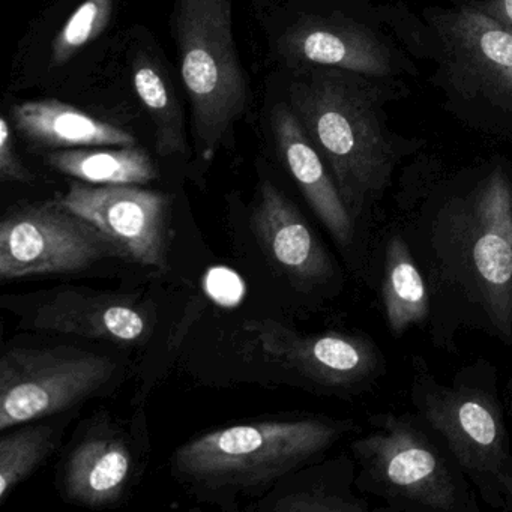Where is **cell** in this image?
Segmentation results:
<instances>
[{
    "mask_svg": "<svg viewBox=\"0 0 512 512\" xmlns=\"http://www.w3.org/2000/svg\"><path fill=\"white\" fill-rule=\"evenodd\" d=\"M293 80L289 106L331 170L353 221L380 199L397 164L368 77L337 68H307Z\"/></svg>",
    "mask_w": 512,
    "mask_h": 512,
    "instance_id": "6da1fadb",
    "label": "cell"
},
{
    "mask_svg": "<svg viewBox=\"0 0 512 512\" xmlns=\"http://www.w3.org/2000/svg\"><path fill=\"white\" fill-rule=\"evenodd\" d=\"M431 251L440 283L512 344V184L502 167L443 206Z\"/></svg>",
    "mask_w": 512,
    "mask_h": 512,
    "instance_id": "7a4b0ae2",
    "label": "cell"
},
{
    "mask_svg": "<svg viewBox=\"0 0 512 512\" xmlns=\"http://www.w3.org/2000/svg\"><path fill=\"white\" fill-rule=\"evenodd\" d=\"M412 400L467 481L494 509L512 511V451L499 398L481 380L437 382L422 359L413 365Z\"/></svg>",
    "mask_w": 512,
    "mask_h": 512,
    "instance_id": "3957f363",
    "label": "cell"
},
{
    "mask_svg": "<svg viewBox=\"0 0 512 512\" xmlns=\"http://www.w3.org/2000/svg\"><path fill=\"white\" fill-rule=\"evenodd\" d=\"M233 0H175L173 28L194 140L203 160L229 142L248 103V83L233 40Z\"/></svg>",
    "mask_w": 512,
    "mask_h": 512,
    "instance_id": "277c9868",
    "label": "cell"
},
{
    "mask_svg": "<svg viewBox=\"0 0 512 512\" xmlns=\"http://www.w3.org/2000/svg\"><path fill=\"white\" fill-rule=\"evenodd\" d=\"M370 431L353 440L362 490L394 508L416 511H473L472 494L460 467L433 431L409 415L380 413Z\"/></svg>",
    "mask_w": 512,
    "mask_h": 512,
    "instance_id": "5b68a950",
    "label": "cell"
},
{
    "mask_svg": "<svg viewBox=\"0 0 512 512\" xmlns=\"http://www.w3.org/2000/svg\"><path fill=\"white\" fill-rule=\"evenodd\" d=\"M352 427L323 418L232 425L182 445L175 467L205 487L259 488L304 466Z\"/></svg>",
    "mask_w": 512,
    "mask_h": 512,
    "instance_id": "8992f818",
    "label": "cell"
},
{
    "mask_svg": "<svg viewBox=\"0 0 512 512\" xmlns=\"http://www.w3.org/2000/svg\"><path fill=\"white\" fill-rule=\"evenodd\" d=\"M107 259H124L95 224L59 200L17 206L0 223V278L79 274Z\"/></svg>",
    "mask_w": 512,
    "mask_h": 512,
    "instance_id": "52a82bcc",
    "label": "cell"
},
{
    "mask_svg": "<svg viewBox=\"0 0 512 512\" xmlns=\"http://www.w3.org/2000/svg\"><path fill=\"white\" fill-rule=\"evenodd\" d=\"M115 373L112 359L76 347H13L0 361V428L64 412L101 391Z\"/></svg>",
    "mask_w": 512,
    "mask_h": 512,
    "instance_id": "ba28073f",
    "label": "cell"
},
{
    "mask_svg": "<svg viewBox=\"0 0 512 512\" xmlns=\"http://www.w3.org/2000/svg\"><path fill=\"white\" fill-rule=\"evenodd\" d=\"M59 202L103 230L124 259L167 271L172 200L140 185L73 182Z\"/></svg>",
    "mask_w": 512,
    "mask_h": 512,
    "instance_id": "9c48e42d",
    "label": "cell"
},
{
    "mask_svg": "<svg viewBox=\"0 0 512 512\" xmlns=\"http://www.w3.org/2000/svg\"><path fill=\"white\" fill-rule=\"evenodd\" d=\"M433 25L451 82L470 97L512 104V31L479 2L439 11Z\"/></svg>",
    "mask_w": 512,
    "mask_h": 512,
    "instance_id": "30bf717a",
    "label": "cell"
},
{
    "mask_svg": "<svg viewBox=\"0 0 512 512\" xmlns=\"http://www.w3.org/2000/svg\"><path fill=\"white\" fill-rule=\"evenodd\" d=\"M244 328L256 335L269 358L325 388L356 391L383 368L379 349L361 335L299 334L269 319L250 320Z\"/></svg>",
    "mask_w": 512,
    "mask_h": 512,
    "instance_id": "8fae6325",
    "label": "cell"
},
{
    "mask_svg": "<svg viewBox=\"0 0 512 512\" xmlns=\"http://www.w3.org/2000/svg\"><path fill=\"white\" fill-rule=\"evenodd\" d=\"M14 310L28 328L110 343H139L149 331L148 317L133 299L89 289L38 293Z\"/></svg>",
    "mask_w": 512,
    "mask_h": 512,
    "instance_id": "7c38bea8",
    "label": "cell"
},
{
    "mask_svg": "<svg viewBox=\"0 0 512 512\" xmlns=\"http://www.w3.org/2000/svg\"><path fill=\"white\" fill-rule=\"evenodd\" d=\"M280 50L293 67L337 68L368 79L395 71L388 44L367 26L335 17H305L284 32Z\"/></svg>",
    "mask_w": 512,
    "mask_h": 512,
    "instance_id": "4fadbf2b",
    "label": "cell"
},
{
    "mask_svg": "<svg viewBox=\"0 0 512 512\" xmlns=\"http://www.w3.org/2000/svg\"><path fill=\"white\" fill-rule=\"evenodd\" d=\"M251 227L268 259L301 284H319L331 278V257L296 206L263 181L251 214Z\"/></svg>",
    "mask_w": 512,
    "mask_h": 512,
    "instance_id": "5bb4252c",
    "label": "cell"
},
{
    "mask_svg": "<svg viewBox=\"0 0 512 512\" xmlns=\"http://www.w3.org/2000/svg\"><path fill=\"white\" fill-rule=\"evenodd\" d=\"M271 128L281 158L308 205L332 238L341 247H349L355 236V221L341 199L328 164L305 133L292 107L275 104Z\"/></svg>",
    "mask_w": 512,
    "mask_h": 512,
    "instance_id": "9a60e30c",
    "label": "cell"
},
{
    "mask_svg": "<svg viewBox=\"0 0 512 512\" xmlns=\"http://www.w3.org/2000/svg\"><path fill=\"white\" fill-rule=\"evenodd\" d=\"M14 127L37 148H104L136 145V137L122 128L86 115L56 100L28 101L11 109Z\"/></svg>",
    "mask_w": 512,
    "mask_h": 512,
    "instance_id": "2e32d148",
    "label": "cell"
},
{
    "mask_svg": "<svg viewBox=\"0 0 512 512\" xmlns=\"http://www.w3.org/2000/svg\"><path fill=\"white\" fill-rule=\"evenodd\" d=\"M131 455L113 437H91L71 452L65 467V493L80 505L106 506L116 502L130 478Z\"/></svg>",
    "mask_w": 512,
    "mask_h": 512,
    "instance_id": "e0dca14e",
    "label": "cell"
},
{
    "mask_svg": "<svg viewBox=\"0 0 512 512\" xmlns=\"http://www.w3.org/2000/svg\"><path fill=\"white\" fill-rule=\"evenodd\" d=\"M56 172L92 185H145L158 178V167L146 149H64L46 155Z\"/></svg>",
    "mask_w": 512,
    "mask_h": 512,
    "instance_id": "ac0fdd59",
    "label": "cell"
},
{
    "mask_svg": "<svg viewBox=\"0 0 512 512\" xmlns=\"http://www.w3.org/2000/svg\"><path fill=\"white\" fill-rule=\"evenodd\" d=\"M382 301L386 322L395 335L424 322L430 313L427 284L401 236H394L386 245Z\"/></svg>",
    "mask_w": 512,
    "mask_h": 512,
    "instance_id": "d6986e66",
    "label": "cell"
},
{
    "mask_svg": "<svg viewBox=\"0 0 512 512\" xmlns=\"http://www.w3.org/2000/svg\"><path fill=\"white\" fill-rule=\"evenodd\" d=\"M134 89L151 116L155 145L161 157H175L187 152L184 115L160 65L149 55H139L133 64Z\"/></svg>",
    "mask_w": 512,
    "mask_h": 512,
    "instance_id": "ffe728a7",
    "label": "cell"
},
{
    "mask_svg": "<svg viewBox=\"0 0 512 512\" xmlns=\"http://www.w3.org/2000/svg\"><path fill=\"white\" fill-rule=\"evenodd\" d=\"M53 430L47 425H28L0 439V502L32 475L53 449Z\"/></svg>",
    "mask_w": 512,
    "mask_h": 512,
    "instance_id": "44dd1931",
    "label": "cell"
},
{
    "mask_svg": "<svg viewBox=\"0 0 512 512\" xmlns=\"http://www.w3.org/2000/svg\"><path fill=\"white\" fill-rule=\"evenodd\" d=\"M113 4L115 0H85L74 11L53 41L52 64L55 67L67 64L83 47L106 31L112 19Z\"/></svg>",
    "mask_w": 512,
    "mask_h": 512,
    "instance_id": "7402d4cb",
    "label": "cell"
},
{
    "mask_svg": "<svg viewBox=\"0 0 512 512\" xmlns=\"http://www.w3.org/2000/svg\"><path fill=\"white\" fill-rule=\"evenodd\" d=\"M277 512H365L368 506L349 493H335L328 488L292 491L271 506Z\"/></svg>",
    "mask_w": 512,
    "mask_h": 512,
    "instance_id": "603a6c76",
    "label": "cell"
},
{
    "mask_svg": "<svg viewBox=\"0 0 512 512\" xmlns=\"http://www.w3.org/2000/svg\"><path fill=\"white\" fill-rule=\"evenodd\" d=\"M0 178L2 181L22 182V184H29L35 179L17 155L14 148L13 128L5 116L0 118Z\"/></svg>",
    "mask_w": 512,
    "mask_h": 512,
    "instance_id": "cb8c5ba5",
    "label": "cell"
},
{
    "mask_svg": "<svg viewBox=\"0 0 512 512\" xmlns=\"http://www.w3.org/2000/svg\"><path fill=\"white\" fill-rule=\"evenodd\" d=\"M479 4L494 19L499 20L509 31H512V0H485Z\"/></svg>",
    "mask_w": 512,
    "mask_h": 512,
    "instance_id": "d4e9b609",
    "label": "cell"
}]
</instances>
